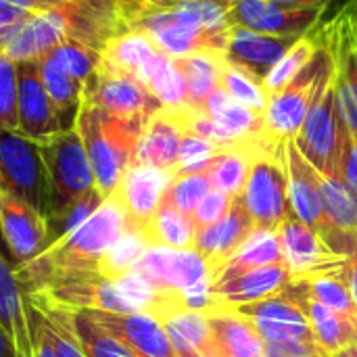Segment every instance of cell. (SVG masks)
Instances as JSON below:
<instances>
[{
  "instance_id": "obj_1",
  "label": "cell",
  "mask_w": 357,
  "mask_h": 357,
  "mask_svg": "<svg viewBox=\"0 0 357 357\" xmlns=\"http://www.w3.org/2000/svg\"><path fill=\"white\" fill-rule=\"evenodd\" d=\"M128 232L130 228L123 209L111 195L75 232L42 251L33 261L15 268L23 293L27 297L38 295L54 280L79 274H96L105 257Z\"/></svg>"
},
{
  "instance_id": "obj_2",
  "label": "cell",
  "mask_w": 357,
  "mask_h": 357,
  "mask_svg": "<svg viewBox=\"0 0 357 357\" xmlns=\"http://www.w3.org/2000/svg\"><path fill=\"white\" fill-rule=\"evenodd\" d=\"M144 123V119H128L90 105H82L75 130L84 140L94 172L96 190L105 199L117 190L126 169L132 165Z\"/></svg>"
},
{
  "instance_id": "obj_3",
  "label": "cell",
  "mask_w": 357,
  "mask_h": 357,
  "mask_svg": "<svg viewBox=\"0 0 357 357\" xmlns=\"http://www.w3.org/2000/svg\"><path fill=\"white\" fill-rule=\"evenodd\" d=\"M333 71V54L324 44L310 61V65L289 86L270 96L261 130V140L270 151L282 153L287 144L297 138L312 105L331 79Z\"/></svg>"
},
{
  "instance_id": "obj_4",
  "label": "cell",
  "mask_w": 357,
  "mask_h": 357,
  "mask_svg": "<svg viewBox=\"0 0 357 357\" xmlns=\"http://www.w3.org/2000/svg\"><path fill=\"white\" fill-rule=\"evenodd\" d=\"M40 149L48 172V215L96 188L84 140L75 128L42 140Z\"/></svg>"
},
{
  "instance_id": "obj_5",
  "label": "cell",
  "mask_w": 357,
  "mask_h": 357,
  "mask_svg": "<svg viewBox=\"0 0 357 357\" xmlns=\"http://www.w3.org/2000/svg\"><path fill=\"white\" fill-rule=\"evenodd\" d=\"M0 180L4 192L48 215V172L38 140L0 130Z\"/></svg>"
},
{
  "instance_id": "obj_6",
  "label": "cell",
  "mask_w": 357,
  "mask_h": 357,
  "mask_svg": "<svg viewBox=\"0 0 357 357\" xmlns=\"http://www.w3.org/2000/svg\"><path fill=\"white\" fill-rule=\"evenodd\" d=\"M347 126L339 113L337 105V84L335 71L322 92L318 94L316 102L312 105L295 144L299 153L316 167L318 174L337 176V163L341 153V140Z\"/></svg>"
},
{
  "instance_id": "obj_7",
  "label": "cell",
  "mask_w": 357,
  "mask_h": 357,
  "mask_svg": "<svg viewBox=\"0 0 357 357\" xmlns=\"http://www.w3.org/2000/svg\"><path fill=\"white\" fill-rule=\"evenodd\" d=\"M82 105L102 109L111 115L144 121H149V117L161 109L159 100L138 75L121 71L102 59L84 84Z\"/></svg>"
},
{
  "instance_id": "obj_8",
  "label": "cell",
  "mask_w": 357,
  "mask_h": 357,
  "mask_svg": "<svg viewBox=\"0 0 357 357\" xmlns=\"http://www.w3.org/2000/svg\"><path fill=\"white\" fill-rule=\"evenodd\" d=\"M241 199L257 228L278 230V226L291 213L284 153L261 151L255 155Z\"/></svg>"
},
{
  "instance_id": "obj_9",
  "label": "cell",
  "mask_w": 357,
  "mask_h": 357,
  "mask_svg": "<svg viewBox=\"0 0 357 357\" xmlns=\"http://www.w3.org/2000/svg\"><path fill=\"white\" fill-rule=\"evenodd\" d=\"M226 310L249 320L264 343H316L305 310L287 291L255 303Z\"/></svg>"
},
{
  "instance_id": "obj_10",
  "label": "cell",
  "mask_w": 357,
  "mask_h": 357,
  "mask_svg": "<svg viewBox=\"0 0 357 357\" xmlns=\"http://www.w3.org/2000/svg\"><path fill=\"white\" fill-rule=\"evenodd\" d=\"M324 6H293L272 0H243L230 6L232 25L276 38H301L324 19Z\"/></svg>"
},
{
  "instance_id": "obj_11",
  "label": "cell",
  "mask_w": 357,
  "mask_h": 357,
  "mask_svg": "<svg viewBox=\"0 0 357 357\" xmlns=\"http://www.w3.org/2000/svg\"><path fill=\"white\" fill-rule=\"evenodd\" d=\"M132 272L159 291L186 293L211 282L207 261L192 249L176 251L165 247H149L134 264Z\"/></svg>"
},
{
  "instance_id": "obj_12",
  "label": "cell",
  "mask_w": 357,
  "mask_h": 357,
  "mask_svg": "<svg viewBox=\"0 0 357 357\" xmlns=\"http://www.w3.org/2000/svg\"><path fill=\"white\" fill-rule=\"evenodd\" d=\"M17 111H19V128L17 132L31 138V140H46L63 130L59 111L48 96L42 71H40V56L17 61Z\"/></svg>"
},
{
  "instance_id": "obj_13",
  "label": "cell",
  "mask_w": 357,
  "mask_h": 357,
  "mask_svg": "<svg viewBox=\"0 0 357 357\" xmlns=\"http://www.w3.org/2000/svg\"><path fill=\"white\" fill-rule=\"evenodd\" d=\"M280 245H282V264L287 266L293 280H305L316 274L343 270L347 264L345 257L335 255L320 234L303 224L293 211L278 226Z\"/></svg>"
},
{
  "instance_id": "obj_14",
  "label": "cell",
  "mask_w": 357,
  "mask_h": 357,
  "mask_svg": "<svg viewBox=\"0 0 357 357\" xmlns=\"http://www.w3.org/2000/svg\"><path fill=\"white\" fill-rule=\"evenodd\" d=\"M172 180H174L172 172L157 169L151 165L132 163L126 169L113 197L123 209L130 232H136L138 236L142 234L146 224L157 213Z\"/></svg>"
},
{
  "instance_id": "obj_15",
  "label": "cell",
  "mask_w": 357,
  "mask_h": 357,
  "mask_svg": "<svg viewBox=\"0 0 357 357\" xmlns=\"http://www.w3.org/2000/svg\"><path fill=\"white\" fill-rule=\"evenodd\" d=\"M84 314H88V318H92L136 357H178L161 322L144 312L117 314L88 310Z\"/></svg>"
},
{
  "instance_id": "obj_16",
  "label": "cell",
  "mask_w": 357,
  "mask_h": 357,
  "mask_svg": "<svg viewBox=\"0 0 357 357\" xmlns=\"http://www.w3.org/2000/svg\"><path fill=\"white\" fill-rule=\"evenodd\" d=\"M0 228L15 268L33 261L46 249V220L8 192L0 195Z\"/></svg>"
},
{
  "instance_id": "obj_17",
  "label": "cell",
  "mask_w": 357,
  "mask_h": 357,
  "mask_svg": "<svg viewBox=\"0 0 357 357\" xmlns=\"http://www.w3.org/2000/svg\"><path fill=\"white\" fill-rule=\"evenodd\" d=\"M287 161V176H289V205L295 218H299L303 224H307L312 230L320 234L324 241L331 232L322 195H320V174L316 167L299 153L295 140L287 144L284 151Z\"/></svg>"
},
{
  "instance_id": "obj_18",
  "label": "cell",
  "mask_w": 357,
  "mask_h": 357,
  "mask_svg": "<svg viewBox=\"0 0 357 357\" xmlns=\"http://www.w3.org/2000/svg\"><path fill=\"white\" fill-rule=\"evenodd\" d=\"M59 8L126 21L123 0H0V54L25 23Z\"/></svg>"
},
{
  "instance_id": "obj_19",
  "label": "cell",
  "mask_w": 357,
  "mask_h": 357,
  "mask_svg": "<svg viewBox=\"0 0 357 357\" xmlns=\"http://www.w3.org/2000/svg\"><path fill=\"white\" fill-rule=\"evenodd\" d=\"M297 40L299 38H276L243 25H232L228 31L224 59L264 84L272 67L291 50Z\"/></svg>"
},
{
  "instance_id": "obj_20",
  "label": "cell",
  "mask_w": 357,
  "mask_h": 357,
  "mask_svg": "<svg viewBox=\"0 0 357 357\" xmlns=\"http://www.w3.org/2000/svg\"><path fill=\"white\" fill-rule=\"evenodd\" d=\"M255 228H257V224L249 215V211L243 205V199L238 195L232 201V207L224 220L197 230L192 251H197L207 261L209 272H211V282H213V276L220 272V268L226 264V259L243 245V241Z\"/></svg>"
},
{
  "instance_id": "obj_21",
  "label": "cell",
  "mask_w": 357,
  "mask_h": 357,
  "mask_svg": "<svg viewBox=\"0 0 357 357\" xmlns=\"http://www.w3.org/2000/svg\"><path fill=\"white\" fill-rule=\"evenodd\" d=\"M184 134L186 130L182 126L178 107H161L144 123L132 163L151 165L174 174Z\"/></svg>"
},
{
  "instance_id": "obj_22",
  "label": "cell",
  "mask_w": 357,
  "mask_h": 357,
  "mask_svg": "<svg viewBox=\"0 0 357 357\" xmlns=\"http://www.w3.org/2000/svg\"><path fill=\"white\" fill-rule=\"evenodd\" d=\"M284 291L305 310L316 335V343L324 354H337L345 347L357 345V318L335 312L312 299L299 280H291Z\"/></svg>"
},
{
  "instance_id": "obj_23",
  "label": "cell",
  "mask_w": 357,
  "mask_h": 357,
  "mask_svg": "<svg viewBox=\"0 0 357 357\" xmlns=\"http://www.w3.org/2000/svg\"><path fill=\"white\" fill-rule=\"evenodd\" d=\"M291 280L293 278L284 264H272L213 284V295L220 301V307H238L280 295Z\"/></svg>"
},
{
  "instance_id": "obj_24",
  "label": "cell",
  "mask_w": 357,
  "mask_h": 357,
  "mask_svg": "<svg viewBox=\"0 0 357 357\" xmlns=\"http://www.w3.org/2000/svg\"><path fill=\"white\" fill-rule=\"evenodd\" d=\"M0 326L10 337L19 357H33L29 339L27 295L23 293L15 264L0 255Z\"/></svg>"
},
{
  "instance_id": "obj_25",
  "label": "cell",
  "mask_w": 357,
  "mask_h": 357,
  "mask_svg": "<svg viewBox=\"0 0 357 357\" xmlns=\"http://www.w3.org/2000/svg\"><path fill=\"white\" fill-rule=\"evenodd\" d=\"M207 320L211 326V357H264V339L243 316L220 307Z\"/></svg>"
},
{
  "instance_id": "obj_26",
  "label": "cell",
  "mask_w": 357,
  "mask_h": 357,
  "mask_svg": "<svg viewBox=\"0 0 357 357\" xmlns=\"http://www.w3.org/2000/svg\"><path fill=\"white\" fill-rule=\"evenodd\" d=\"M272 264H282V245H280V234L278 230L270 228H255L243 245L226 259V264L220 268V272L213 276V284L226 282L230 278L241 276L243 272L272 266Z\"/></svg>"
},
{
  "instance_id": "obj_27",
  "label": "cell",
  "mask_w": 357,
  "mask_h": 357,
  "mask_svg": "<svg viewBox=\"0 0 357 357\" xmlns=\"http://www.w3.org/2000/svg\"><path fill=\"white\" fill-rule=\"evenodd\" d=\"M205 113L238 144L261 138L264 115L236 102L230 94L218 88L203 105Z\"/></svg>"
},
{
  "instance_id": "obj_28",
  "label": "cell",
  "mask_w": 357,
  "mask_h": 357,
  "mask_svg": "<svg viewBox=\"0 0 357 357\" xmlns=\"http://www.w3.org/2000/svg\"><path fill=\"white\" fill-rule=\"evenodd\" d=\"M261 151L272 153L264 144L261 138L255 142L241 144V146L224 149L215 157L211 167L207 169V176L211 180V188L228 195L230 199H236L245 190V184L249 180V172H251V163H253L255 155Z\"/></svg>"
},
{
  "instance_id": "obj_29",
  "label": "cell",
  "mask_w": 357,
  "mask_h": 357,
  "mask_svg": "<svg viewBox=\"0 0 357 357\" xmlns=\"http://www.w3.org/2000/svg\"><path fill=\"white\" fill-rule=\"evenodd\" d=\"M159 322L178 357H211V326L205 314L180 307Z\"/></svg>"
},
{
  "instance_id": "obj_30",
  "label": "cell",
  "mask_w": 357,
  "mask_h": 357,
  "mask_svg": "<svg viewBox=\"0 0 357 357\" xmlns=\"http://www.w3.org/2000/svg\"><path fill=\"white\" fill-rule=\"evenodd\" d=\"M197 224L190 215H184L167 201H161L157 213L142 230L140 238L146 247H165V249H192L197 238Z\"/></svg>"
},
{
  "instance_id": "obj_31",
  "label": "cell",
  "mask_w": 357,
  "mask_h": 357,
  "mask_svg": "<svg viewBox=\"0 0 357 357\" xmlns=\"http://www.w3.org/2000/svg\"><path fill=\"white\" fill-rule=\"evenodd\" d=\"M40 71H42V82L44 88L48 92V96L52 98L63 130H71L75 128L77 121V113L82 109V92H84V84L73 77L71 73H67L59 63H54L48 54L40 56Z\"/></svg>"
},
{
  "instance_id": "obj_32",
  "label": "cell",
  "mask_w": 357,
  "mask_h": 357,
  "mask_svg": "<svg viewBox=\"0 0 357 357\" xmlns=\"http://www.w3.org/2000/svg\"><path fill=\"white\" fill-rule=\"evenodd\" d=\"M186 82V105L203 109L205 100L220 88L224 56L213 52H195L176 59Z\"/></svg>"
},
{
  "instance_id": "obj_33",
  "label": "cell",
  "mask_w": 357,
  "mask_h": 357,
  "mask_svg": "<svg viewBox=\"0 0 357 357\" xmlns=\"http://www.w3.org/2000/svg\"><path fill=\"white\" fill-rule=\"evenodd\" d=\"M140 82L151 90L161 107H182L186 105V82L176 63L165 52H157L138 73Z\"/></svg>"
},
{
  "instance_id": "obj_34",
  "label": "cell",
  "mask_w": 357,
  "mask_h": 357,
  "mask_svg": "<svg viewBox=\"0 0 357 357\" xmlns=\"http://www.w3.org/2000/svg\"><path fill=\"white\" fill-rule=\"evenodd\" d=\"M159 52L157 44L142 29H128L111 38L100 50V59L121 71L138 75L142 67Z\"/></svg>"
},
{
  "instance_id": "obj_35",
  "label": "cell",
  "mask_w": 357,
  "mask_h": 357,
  "mask_svg": "<svg viewBox=\"0 0 357 357\" xmlns=\"http://www.w3.org/2000/svg\"><path fill=\"white\" fill-rule=\"evenodd\" d=\"M322 46H324V40H322V21H320L312 31H307L305 36H301L291 46V50L272 67V71L264 79L266 92L272 96L278 90H282L284 86H289L310 65V61L318 54V50Z\"/></svg>"
},
{
  "instance_id": "obj_36",
  "label": "cell",
  "mask_w": 357,
  "mask_h": 357,
  "mask_svg": "<svg viewBox=\"0 0 357 357\" xmlns=\"http://www.w3.org/2000/svg\"><path fill=\"white\" fill-rule=\"evenodd\" d=\"M320 195L331 232H357V195L351 188L339 176L320 174Z\"/></svg>"
},
{
  "instance_id": "obj_37",
  "label": "cell",
  "mask_w": 357,
  "mask_h": 357,
  "mask_svg": "<svg viewBox=\"0 0 357 357\" xmlns=\"http://www.w3.org/2000/svg\"><path fill=\"white\" fill-rule=\"evenodd\" d=\"M345 266L343 270H337V272H326V274H316V276H310L305 280H299L305 289V293L320 301L322 305L335 310V312H341L345 316H351L357 318V307L351 293H349V284L345 280Z\"/></svg>"
},
{
  "instance_id": "obj_38",
  "label": "cell",
  "mask_w": 357,
  "mask_h": 357,
  "mask_svg": "<svg viewBox=\"0 0 357 357\" xmlns=\"http://www.w3.org/2000/svg\"><path fill=\"white\" fill-rule=\"evenodd\" d=\"M102 203H105V197L94 188L88 195H84V197L75 199L73 203H69L65 209L48 215L46 218V249L52 247L54 243H59L61 238L69 236L71 232H75L86 220H90V215Z\"/></svg>"
},
{
  "instance_id": "obj_39",
  "label": "cell",
  "mask_w": 357,
  "mask_h": 357,
  "mask_svg": "<svg viewBox=\"0 0 357 357\" xmlns=\"http://www.w3.org/2000/svg\"><path fill=\"white\" fill-rule=\"evenodd\" d=\"M31 299V297H29ZM40 310H42V322H44V331L46 337L52 345V351L56 357H88L84 347L79 345L75 331H73V322H71V312L56 307V305H48V303H40L36 299H31Z\"/></svg>"
},
{
  "instance_id": "obj_40",
  "label": "cell",
  "mask_w": 357,
  "mask_h": 357,
  "mask_svg": "<svg viewBox=\"0 0 357 357\" xmlns=\"http://www.w3.org/2000/svg\"><path fill=\"white\" fill-rule=\"evenodd\" d=\"M220 88L230 94L236 102L257 111V113H266L268 102H270V94L266 92L264 84L259 79H255L253 75H249L247 71L234 67L232 63H228L224 59V67H222V79H220Z\"/></svg>"
},
{
  "instance_id": "obj_41",
  "label": "cell",
  "mask_w": 357,
  "mask_h": 357,
  "mask_svg": "<svg viewBox=\"0 0 357 357\" xmlns=\"http://www.w3.org/2000/svg\"><path fill=\"white\" fill-rule=\"evenodd\" d=\"M71 322L75 337L88 357H136L115 337L102 331L92 318H88V314L71 312Z\"/></svg>"
},
{
  "instance_id": "obj_42",
  "label": "cell",
  "mask_w": 357,
  "mask_h": 357,
  "mask_svg": "<svg viewBox=\"0 0 357 357\" xmlns=\"http://www.w3.org/2000/svg\"><path fill=\"white\" fill-rule=\"evenodd\" d=\"M211 190L213 188H211V180L207 174H182V176H174L163 201L174 205L184 215L192 218V213L197 211L201 201Z\"/></svg>"
},
{
  "instance_id": "obj_43",
  "label": "cell",
  "mask_w": 357,
  "mask_h": 357,
  "mask_svg": "<svg viewBox=\"0 0 357 357\" xmlns=\"http://www.w3.org/2000/svg\"><path fill=\"white\" fill-rule=\"evenodd\" d=\"M224 149L215 146L213 142L195 136V134H184L182 138V146H180V157H178V165L174 169V176H182V174H207V169L211 167V163L215 161V157L222 153Z\"/></svg>"
},
{
  "instance_id": "obj_44",
  "label": "cell",
  "mask_w": 357,
  "mask_h": 357,
  "mask_svg": "<svg viewBox=\"0 0 357 357\" xmlns=\"http://www.w3.org/2000/svg\"><path fill=\"white\" fill-rule=\"evenodd\" d=\"M17 94H19L17 63L2 52L0 54V130L17 132L19 128Z\"/></svg>"
},
{
  "instance_id": "obj_45",
  "label": "cell",
  "mask_w": 357,
  "mask_h": 357,
  "mask_svg": "<svg viewBox=\"0 0 357 357\" xmlns=\"http://www.w3.org/2000/svg\"><path fill=\"white\" fill-rule=\"evenodd\" d=\"M232 201L228 195L220 192V190H211L203 201L201 205L197 207V211L192 213V220L197 224V228H203V226H211V224H218L220 220H224L232 207Z\"/></svg>"
},
{
  "instance_id": "obj_46",
  "label": "cell",
  "mask_w": 357,
  "mask_h": 357,
  "mask_svg": "<svg viewBox=\"0 0 357 357\" xmlns=\"http://www.w3.org/2000/svg\"><path fill=\"white\" fill-rule=\"evenodd\" d=\"M27 318H29V339H31L33 357H56L48 337H46V331H44L42 310L29 297H27Z\"/></svg>"
},
{
  "instance_id": "obj_47",
  "label": "cell",
  "mask_w": 357,
  "mask_h": 357,
  "mask_svg": "<svg viewBox=\"0 0 357 357\" xmlns=\"http://www.w3.org/2000/svg\"><path fill=\"white\" fill-rule=\"evenodd\" d=\"M264 357H326L318 343H266Z\"/></svg>"
},
{
  "instance_id": "obj_48",
  "label": "cell",
  "mask_w": 357,
  "mask_h": 357,
  "mask_svg": "<svg viewBox=\"0 0 357 357\" xmlns=\"http://www.w3.org/2000/svg\"><path fill=\"white\" fill-rule=\"evenodd\" d=\"M345 280H347V284H349V293H351V297H354V301H356V307H357V247L356 251H354V255L347 259V264H345Z\"/></svg>"
},
{
  "instance_id": "obj_49",
  "label": "cell",
  "mask_w": 357,
  "mask_h": 357,
  "mask_svg": "<svg viewBox=\"0 0 357 357\" xmlns=\"http://www.w3.org/2000/svg\"><path fill=\"white\" fill-rule=\"evenodd\" d=\"M0 357H19L10 337L6 335V331L0 326Z\"/></svg>"
},
{
  "instance_id": "obj_50",
  "label": "cell",
  "mask_w": 357,
  "mask_h": 357,
  "mask_svg": "<svg viewBox=\"0 0 357 357\" xmlns=\"http://www.w3.org/2000/svg\"><path fill=\"white\" fill-rule=\"evenodd\" d=\"M272 2H280V4H293V6H328L333 0H272Z\"/></svg>"
},
{
  "instance_id": "obj_51",
  "label": "cell",
  "mask_w": 357,
  "mask_h": 357,
  "mask_svg": "<svg viewBox=\"0 0 357 357\" xmlns=\"http://www.w3.org/2000/svg\"><path fill=\"white\" fill-rule=\"evenodd\" d=\"M136 2H142L149 6H159V8H172V6L180 4L182 0H136Z\"/></svg>"
},
{
  "instance_id": "obj_52",
  "label": "cell",
  "mask_w": 357,
  "mask_h": 357,
  "mask_svg": "<svg viewBox=\"0 0 357 357\" xmlns=\"http://www.w3.org/2000/svg\"><path fill=\"white\" fill-rule=\"evenodd\" d=\"M326 357H357V345H351V347H345L337 354H326Z\"/></svg>"
},
{
  "instance_id": "obj_53",
  "label": "cell",
  "mask_w": 357,
  "mask_h": 357,
  "mask_svg": "<svg viewBox=\"0 0 357 357\" xmlns=\"http://www.w3.org/2000/svg\"><path fill=\"white\" fill-rule=\"evenodd\" d=\"M349 13H351V21H354V29H356V40H357V0H347L345 2Z\"/></svg>"
},
{
  "instance_id": "obj_54",
  "label": "cell",
  "mask_w": 357,
  "mask_h": 357,
  "mask_svg": "<svg viewBox=\"0 0 357 357\" xmlns=\"http://www.w3.org/2000/svg\"><path fill=\"white\" fill-rule=\"evenodd\" d=\"M0 255H4L6 259L13 261V257H10V253H8V247H6V243H4V236H2V228H0Z\"/></svg>"
},
{
  "instance_id": "obj_55",
  "label": "cell",
  "mask_w": 357,
  "mask_h": 357,
  "mask_svg": "<svg viewBox=\"0 0 357 357\" xmlns=\"http://www.w3.org/2000/svg\"><path fill=\"white\" fill-rule=\"evenodd\" d=\"M228 6H234V4H238V2H243V0H224Z\"/></svg>"
},
{
  "instance_id": "obj_56",
  "label": "cell",
  "mask_w": 357,
  "mask_h": 357,
  "mask_svg": "<svg viewBox=\"0 0 357 357\" xmlns=\"http://www.w3.org/2000/svg\"><path fill=\"white\" fill-rule=\"evenodd\" d=\"M354 138V146H356V153H357V136H351Z\"/></svg>"
},
{
  "instance_id": "obj_57",
  "label": "cell",
  "mask_w": 357,
  "mask_h": 357,
  "mask_svg": "<svg viewBox=\"0 0 357 357\" xmlns=\"http://www.w3.org/2000/svg\"><path fill=\"white\" fill-rule=\"evenodd\" d=\"M4 192V186H2V180H0V195Z\"/></svg>"
}]
</instances>
